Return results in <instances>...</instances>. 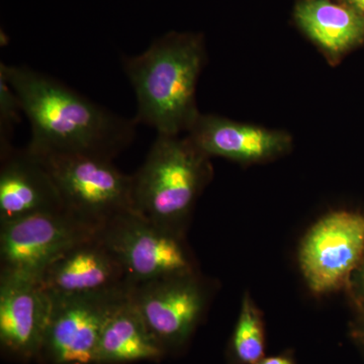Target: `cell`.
Wrapping results in <instances>:
<instances>
[{
	"instance_id": "5b68a950",
	"label": "cell",
	"mask_w": 364,
	"mask_h": 364,
	"mask_svg": "<svg viewBox=\"0 0 364 364\" xmlns=\"http://www.w3.org/2000/svg\"><path fill=\"white\" fill-rule=\"evenodd\" d=\"M98 236L121 262L129 286L196 272L182 235L134 210L100 228Z\"/></svg>"
},
{
	"instance_id": "277c9868",
	"label": "cell",
	"mask_w": 364,
	"mask_h": 364,
	"mask_svg": "<svg viewBox=\"0 0 364 364\" xmlns=\"http://www.w3.org/2000/svg\"><path fill=\"white\" fill-rule=\"evenodd\" d=\"M36 156L49 171L64 210L79 222L98 231L117 215L133 210L132 176L112 159L61 153Z\"/></svg>"
},
{
	"instance_id": "ac0fdd59",
	"label": "cell",
	"mask_w": 364,
	"mask_h": 364,
	"mask_svg": "<svg viewBox=\"0 0 364 364\" xmlns=\"http://www.w3.org/2000/svg\"><path fill=\"white\" fill-rule=\"evenodd\" d=\"M348 286L350 287L354 301L358 306V313L364 312V254L358 267L352 275Z\"/></svg>"
},
{
	"instance_id": "3957f363",
	"label": "cell",
	"mask_w": 364,
	"mask_h": 364,
	"mask_svg": "<svg viewBox=\"0 0 364 364\" xmlns=\"http://www.w3.org/2000/svg\"><path fill=\"white\" fill-rule=\"evenodd\" d=\"M208 158L188 136L157 134L143 164L131 176L133 210L183 234L212 176Z\"/></svg>"
},
{
	"instance_id": "52a82bcc",
	"label": "cell",
	"mask_w": 364,
	"mask_h": 364,
	"mask_svg": "<svg viewBox=\"0 0 364 364\" xmlns=\"http://www.w3.org/2000/svg\"><path fill=\"white\" fill-rule=\"evenodd\" d=\"M97 233L64 210L0 225V274L39 282L59 256Z\"/></svg>"
},
{
	"instance_id": "7c38bea8",
	"label": "cell",
	"mask_w": 364,
	"mask_h": 364,
	"mask_svg": "<svg viewBox=\"0 0 364 364\" xmlns=\"http://www.w3.org/2000/svg\"><path fill=\"white\" fill-rule=\"evenodd\" d=\"M0 157V225L64 210L58 189L39 157L26 148H11Z\"/></svg>"
},
{
	"instance_id": "8fae6325",
	"label": "cell",
	"mask_w": 364,
	"mask_h": 364,
	"mask_svg": "<svg viewBox=\"0 0 364 364\" xmlns=\"http://www.w3.org/2000/svg\"><path fill=\"white\" fill-rule=\"evenodd\" d=\"M39 282L50 296H78L130 287L121 262L97 233L59 256L45 270Z\"/></svg>"
},
{
	"instance_id": "8992f818",
	"label": "cell",
	"mask_w": 364,
	"mask_h": 364,
	"mask_svg": "<svg viewBox=\"0 0 364 364\" xmlns=\"http://www.w3.org/2000/svg\"><path fill=\"white\" fill-rule=\"evenodd\" d=\"M128 296L129 287L78 296H49V318L38 359L45 364H97L105 323Z\"/></svg>"
},
{
	"instance_id": "d6986e66",
	"label": "cell",
	"mask_w": 364,
	"mask_h": 364,
	"mask_svg": "<svg viewBox=\"0 0 364 364\" xmlns=\"http://www.w3.org/2000/svg\"><path fill=\"white\" fill-rule=\"evenodd\" d=\"M351 336L364 354V312H359L355 322L352 325Z\"/></svg>"
},
{
	"instance_id": "30bf717a",
	"label": "cell",
	"mask_w": 364,
	"mask_h": 364,
	"mask_svg": "<svg viewBox=\"0 0 364 364\" xmlns=\"http://www.w3.org/2000/svg\"><path fill=\"white\" fill-rule=\"evenodd\" d=\"M51 299L38 280L0 274V345L9 358L38 359Z\"/></svg>"
},
{
	"instance_id": "44dd1931",
	"label": "cell",
	"mask_w": 364,
	"mask_h": 364,
	"mask_svg": "<svg viewBox=\"0 0 364 364\" xmlns=\"http://www.w3.org/2000/svg\"><path fill=\"white\" fill-rule=\"evenodd\" d=\"M346 1L348 2L351 9L364 16V0H346Z\"/></svg>"
},
{
	"instance_id": "5bb4252c",
	"label": "cell",
	"mask_w": 364,
	"mask_h": 364,
	"mask_svg": "<svg viewBox=\"0 0 364 364\" xmlns=\"http://www.w3.org/2000/svg\"><path fill=\"white\" fill-rule=\"evenodd\" d=\"M165 354L128 296L105 323L98 343L97 364L159 361Z\"/></svg>"
},
{
	"instance_id": "9a60e30c",
	"label": "cell",
	"mask_w": 364,
	"mask_h": 364,
	"mask_svg": "<svg viewBox=\"0 0 364 364\" xmlns=\"http://www.w3.org/2000/svg\"><path fill=\"white\" fill-rule=\"evenodd\" d=\"M296 20L304 32L327 55L338 57L364 38V16L351 7L330 0H303Z\"/></svg>"
},
{
	"instance_id": "ba28073f",
	"label": "cell",
	"mask_w": 364,
	"mask_h": 364,
	"mask_svg": "<svg viewBox=\"0 0 364 364\" xmlns=\"http://www.w3.org/2000/svg\"><path fill=\"white\" fill-rule=\"evenodd\" d=\"M364 254V215L335 212L306 234L299 263L309 287L327 294L348 286Z\"/></svg>"
},
{
	"instance_id": "7a4b0ae2",
	"label": "cell",
	"mask_w": 364,
	"mask_h": 364,
	"mask_svg": "<svg viewBox=\"0 0 364 364\" xmlns=\"http://www.w3.org/2000/svg\"><path fill=\"white\" fill-rule=\"evenodd\" d=\"M205 62L202 40L176 33L158 38L141 54L122 57L136 95V123L159 135L188 133L200 114L196 90Z\"/></svg>"
},
{
	"instance_id": "4fadbf2b",
	"label": "cell",
	"mask_w": 364,
	"mask_h": 364,
	"mask_svg": "<svg viewBox=\"0 0 364 364\" xmlns=\"http://www.w3.org/2000/svg\"><path fill=\"white\" fill-rule=\"evenodd\" d=\"M188 136L208 157L241 163L262 162L287 152L291 136L279 131L237 123L215 114H200Z\"/></svg>"
},
{
	"instance_id": "e0dca14e",
	"label": "cell",
	"mask_w": 364,
	"mask_h": 364,
	"mask_svg": "<svg viewBox=\"0 0 364 364\" xmlns=\"http://www.w3.org/2000/svg\"><path fill=\"white\" fill-rule=\"evenodd\" d=\"M23 109L18 95L4 74L0 73V154L14 148V126L20 123Z\"/></svg>"
},
{
	"instance_id": "9c48e42d",
	"label": "cell",
	"mask_w": 364,
	"mask_h": 364,
	"mask_svg": "<svg viewBox=\"0 0 364 364\" xmlns=\"http://www.w3.org/2000/svg\"><path fill=\"white\" fill-rule=\"evenodd\" d=\"M129 298L165 351L181 348L200 323L208 294L198 272L129 287Z\"/></svg>"
},
{
	"instance_id": "ffe728a7",
	"label": "cell",
	"mask_w": 364,
	"mask_h": 364,
	"mask_svg": "<svg viewBox=\"0 0 364 364\" xmlns=\"http://www.w3.org/2000/svg\"><path fill=\"white\" fill-rule=\"evenodd\" d=\"M258 364H296V363L289 354H279V355L264 358Z\"/></svg>"
},
{
	"instance_id": "6da1fadb",
	"label": "cell",
	"mask_w": 364,
	"mask_h": 364,
	"mask_svg": "<svg viewBox=\"0 0 364 364\" xmlns=\"http://www.w3.org/2000/svg\"><path fill=\"white\" fill-rule=\"evenodd\" d=\"M31 126L33 155L114 158L134 142L138 124L105 109L59 79L26 65L0 64Z\"/></svg>"
},
{
	"instance_id": "2e32d148",
	"label": "cell",
	"mask_w": 364,
	"mask_h": 364,
	"mask_svg": "<svg viewBox=\"0 0 364 364\" xmlns=\"http://www.w3.org/2000/svg\"><path fill=\"white\" fill-rule=\"evenodd\" d=\"M265 328L262 315L246 296L231 341L230 356L233 364H258L265 358Z\"/></svg>"
}]
</instances>
